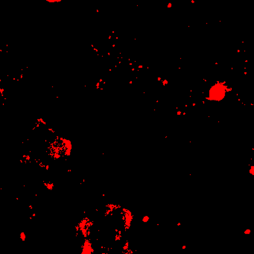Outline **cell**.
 Listing matches in <instances>:
<instances>
[{
    "mask_svg": "<svg viewBox=\"0 0 254 254\" xmlns=\"http://www.w3.org/2000/svg\"><path fill=\"white\" fill-rule=\"evenodd\" d=\"M230 91L227 86L223 83H217L211 87L209 92V100L220 102L225 98L227 92Z\"/></svg>",
    "mask_w": 254,
    "mask_h": 254,
    "instance_id": "obj_1",
    "label": "cell"
}]
</instances>
